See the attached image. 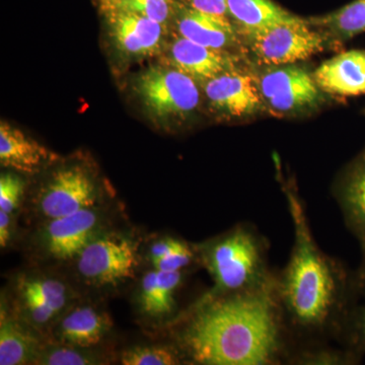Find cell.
Returning <instances> with one entry per match:
<instances>
[{"instance_id": "cell-29", "label": "cell", "mask_w": 365, "mask_h": 365, "mask_svg": "<svg viewBox=\"0 0 365 365\" xmlns=\"http://www.w3.org/2000/svg\"><path fill=\"white\" fill-rule=\"evenodd\" d=\"M180 242H181V240L174 239V237H165V239L155 242L151 246L150 252L151 264L167 256L170 252L176 248Z\"/></svg>"}, {"instance_id": "cell-31", "label": "cell", "mask_w": 365, "mask_h": 365, "mask_svg": "<svg viewBox=\"0 0 365 365\" xmlns=\"http://www.w3.org/2000/svg\"><path fill=\"white\" fill-rule=\"evenodd\" d=\"M360 249H361V261L355 270V277H356L360 300H365V246Z\"/></svg>"}, {"instance_id": "cell-15", "label": "cell", "mask_w": 365, "mask_h": 365, "mask_svg": "<svg viewBox=\"0 0 365 365\" xmlns=\"http://www.w3.org/2000/svg\"><path fill=\"white\" fill-rule=\"evenodd\" d=\"M112 328L109 314L93 306L67 309L55 327V339L59 344L93 348L100 344Z\"/></svg>"}, {"instance_id": "cell-27", "label": "cell", "mask_w": 365, "mask_h": 365, "mask_svg": "<svg viewBox=\"0 0 365 365\" xmlns=\"http://www.w3.org/2000/svg\"><path fill=\"white\" fill-rule=\"evenodd\" d=\"M25 190V182L16 175L2 174L0 177V210L14 213Z\"/></svg>"}, {"instance_id": "cell-1", "label": "cell", "mask_w": 365, "mask_h": 365, "mask_svg": "<svg viewBox=\"0 0 365 365\" xmlns=\"http://www.w3.org/2000/svg\"><path fill=\"white\" fill-rule=\"evenodd\" d=\"M282 189L294 244L287 265L276 272L274 292L289 342L288 365H294L300 355L317 348L342 346L360 295L355 270L319 246L297 186L284 182Z\"/></svg>"}, {"instance_id": "cell-12", "label": "cell", "mask_w": 365, "mask_h": 365, "mask_svg": "<svg viewBox=\"0 0 365 365\" xmlns=\"http://www.w3.org/2000/svg\"><path fill=\"white\" fill-rule=\"evenodd\" d=\"M110 34L118 49L131 56H150L162 47L165 26L157 21L120 11H106Z\"/></svg>"}, {"instance_id": "cell-18", "label": "cell", "mask_w": 365, "mask_h": 365, "mask_svg": "<svg viewBox=\"0 0 365 365\" xmlns=\"http://www.w3.org/2000/svg\"><path fill=\"white\" fill-rule=\"evenodd\" d=\"M0 364H35L44 345L36 329L21 319H14L1 306Z\"/></svg>"}, {"instance_id": "cell-8", "label": "cell", "mask_w": 365, "mask_h": 365, "mask_svg": "<svg viewBox=\"0 0 365 365\" xmlns=\"http://www.w3.org/2000/svg\"><path fill=\"white\" fill-rule=\"evenodd\" d=\"M45 222L38 234V247L53 260L76 259L93 240L102 235L103 216L96 207Z\"/></svg>"}, {"instance_id": "cell-20", "label": "cell", "mask_w": 365, "mask_h": 365, "mask_svg": "<svg viewBox=\"0 0 365 365\" xmlns=\"http://www.w3.org/2000/svg\"><path fill=\"white\" fill-rule=\"evenodd\" d=\"M185 279V272L146 273L141 280L139 304L141 311L153 318H165L176 309V294Z\"/></svg>"}, {"instance_id": "cell-22", "label": "cell", "mask_w": 365, "mask_h": 365, "mask_svg": "<svg viewBox=\"0 0 365 365\" xmlns=\"http://www.w3.org/2000/svg\"><path fill=\"white\" fill-rule=\"evenodd\" d=\"M314 25L332 31L343 40L365 33V0H354L338 11L312 20Z\"/></svg>"}, {"instance_id": "cell-3", "label": "cell", "mask_w": 365, "mask_h": 365, "mask_svg": "<svg viewBox=\"0 0 365 365\" xmlns=\"http://www.w3.org/2000/svg\"><path fill=\"white\" fill-rule=\"evenodd\" d=\"M199 264L206 268L213 287L196 302L272 287L276 272L269 264L265 235L251 222H240L223 234L197 245Z\"/></svg>"}, {"instance_id": "cell-4", "label": "cell", "mask_w": 365, "mask_h": 365, "mask_svg": "<svg viewBox=\"0 0 365 365\" xmlns=\"http://www.w3.org/2000/svg\"><path fill=\"white\" fill-rule=\"evenodd\" d=\"M135 91L146 110L158 120L188 115L200 101L194 78L176 68L146 69L136 78Z\"/></svg>"}, {"instance_id": "cell-14", "label": "cell", "mask_w": 365, "mask_h": 365, "mask_svg": "<svg viewBox=\"0 0 365 365\" xmlns=\"http://www.w3.org/2000/svg\"><path fill=\"white\" fill-rule=\"evenodd\" d=\"M314 78L319 90L337 97L365 95V50H349L327 60Z\"/></svg>"}, {"instance_id": "cell-17", "label": "cell", "mask_w": 365, "mask_h": 365, "mask_svg": "<svg viewBox=\"0 0 365 365\" xmlns=\"http://www.w3.org/2000/svg\"><path fill=\"white\" fill-rule=\"evenodd\" d=\"M56 160L57 155L42 144L26 135L20 129L1 122L0 162L4 167L33 174Z\"/></svg>"}, {"instance_id": "cell-10", "label": "cell", "mask_w": 365, "mask_h": 365, "mask_svg": "<svg viewBox=\"0 0 365 365\" xmlns=\"http://www.w3.org/2000/svg\"><path fill=\"white\" fill-rule=\"evenodd\" d=\"M262 98L272 109L290 112L314 105L319 97V88L309 72L297 66L272 69L259 81Z\"/></svg>"}, {"instance_id": "cell-19", "label": "cell", "mask_w": 365, "mask_h": 365, "mask_svg": "<svg viewBox=\"0 0 365 365\" xmlns=\"http://www.w3.org/2000/svg\"><path fill=\"white\" fill-rule=\"evenodd\" d=\"M177 26L181 37L211 49H222L235 41L234 28L227 18L190 7H181Z\"/></svg>"}, {"instance_id": "cell-2", "label": "cell", "mask_w": 365, "mask_h": 365, "mask_svg": "<svg viewBox=\"0 0 365 365\" xmlns=\"http://www.w3.org/2000/svg\"><path fill=\"white\" fill-rule=\"evenodd\" d=\"M274 287L190 307L175 341L187 364L288 365L289 342Z\"/></svg>"}, {"instance_id": "cell-16", "label": "cell", "mask_w": 365, "mask_h": 365, "mask_svg": "<svg viewBox=\"0 0 365 365\" xmlns=\"http://www.w3.org/2000/svg\"><path fill=\"white\" fill-rule=\"evenodd\" d=\"M169 58L174 68L205 83L232 69V60L220 50L211 49L184 37L172 43Z\"/></svg>"}, {"instance_id": "cell-30", "label": "cell", "mask_w": 365, "mask_h": 365, "mask_svg": "<svg viewBox=\"0 0 365 365\" xmlns=\"http://www.w3.org/2000/svg\"><path fill=\"white\" fill-rule=\"evenodd\" d=\"M11 215L0 210V246L2 249L6 248L11 241V232H13V220Z\"/></svg>"}, {"instance_id": "cell-11", "label": "cell", "mask_w": 365, "mask_h": 365, "mask_svg": "<svg viewBox=\"0 0 365 365\" xmlns=\"http://www.w3.org/2000/svg\"><path fill=\"white\" fill-rule=\"evenodd\" d=\"M204 91L215 109L232 117L254 114L263 100L254 78L248 73L234 69L209 79Z\"/></svg>"}, {"instance_id": "cell-9", "label": "cell", "mask_w": 365, "mask_h": 365, "mask_svg": "<svg viewBox=\"0 0 365 365\" xmlns=\"http://www.w3.org/2000/svg\"><path fill=\"white\" fill-rule=\"evenodd\" d=\"M16 297L24 321L37 330L50 325L66 311L71 292L57 278L29 275L19 279Z\"/></svg>"}, {"instance_id": "cell-21", "label": "cell", "mask_w": 365, "mask_h": 365, "mask_svg": "<svg viewBox=\"0 0 365 365\" xmlns=\"http://www.w3.org/2000/svg\"><path fill=\"white\" fill-rule=\"evenodd\" d=\"M228 14L242 26V33L261 30L300 19L287 13L272 0H227Z\"/></svg>"}, {"instance_id": "cell-24", "label": "cell", "mask_w": 365, "mask_h": 365, "mask_svg": "<svg viewBox=\"0 0 365 365\" xmlns=\"http://www.w3.org/2000/svg\"><path fill=\"white\" fill-rule=\"evenodd\" d=\"M104 11L136 14L167 26L174 11L173 0H102Z\"/></svg>"}, {"instance_id": "cell-7", "label": "cell", "mask_w": 365, "mask_h": 365, "mask_svg": "<svg viewBox=\"0 0 365 365\" xmlns=\"http://www.w3.org/2000/svg\"><path fill=\"white\" fill-rule=\"evenodd\" d=\"M256 56L269 66H284L306 60L324 50L321 34L312 30L309 23H294L245 32Z\"/></svg>"}, {"instance_id": "cell-13", "label": "cell", "mask_w": 365, "mask_h": 365, "mask_svg": "<svg viewBox=\"0 0 365 365\" xmlns=\"http://www.w3.org/2000/svg\"><path fill=\"white\" fill-rule=\"evenodd\" d=\"M347 230L365 246V148L343 170L333 188Z\"/></svg>"}, {"instance_id": "cell-25", "label": "cell", "mask_w": 365, "mask_h": 365, "mask_svg": "<svg viewBox=\"0 0 365 365\" xmlns=\"http://www.w3.org/2000/svg\"><path fill=\"white\" fill-rule=\"evenodd\" d=\"M104 359L91 348L69 345L44 346L35 364L43 365H93L103 364Z\"/></svg>"}, {"instance_id": "cell-5", "label": "cell", "mask_w": 365, "mask_h": 365, "mask_svg": "<svg viewBox=\"0 0 365 365\" xmlns=\"http://www.w3.org/2000/svg\"><path fill=\"white\" fill-rule=\"evenodd\" d=\"M98 188L86 165L74 163L55 170L41 187L35 208L45 220L96 207Z\"/></svg>"}, {"instance_id": "cell-23", "label": "cell", "mask_w": 365, "mask_h": 365, "mask_svg": "<svg viewBox=\"0 0 365 365\" xmlns=\"http://www.w3.org/2000/svg\"><path fill=\"white\" fill-rule=\"evenodd\" d=\"M124 365H178L187 364L179 346H136L125 350L120 359Z\"/></svg>"}, {"instance_id": "cell-6", "label": "cell", "mask_w": 365, "mask_h": 365, "mask_svg": "<svg viewBox=\"0 0 365 365\" xmlns=\"http://www.w3.org/2000/svg\"><path fill=\"white\" fill-rule=\"evenodd\" d=\"M79 275L93 287H112L132 278L137 247L120 235H100L76 257Z\"/></svg>"}, {"instance_id": "cell-28", "label": "cell", "mask_w": 365, "mask_h": 365, "mask_svg": "<svg viewBox=\"0 0 365 365\" xmlns=\"http://www.w3.org/2000/svg\"><path fill=\"white\" fill-rule=\"evenodd\" d=\"M190 9L215 16H225L228 14L227 0H185Z\"/></svg>"}, {"instance_id": "cell-26", "label": "cell", "mask_w": 365, "mask_h": 365, "mask_svg": "<svg viewBox=\"0 0 365 365\" xmlns=\"http://www.w3.org/2000/svg\"><path fill=\"white\" fill-rule=\"evenodd\" d=\"M342 346L364 359L365 356V300H360L348 319Z\"/></svg>"}]
</instances>
